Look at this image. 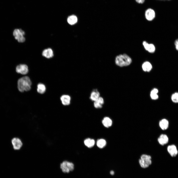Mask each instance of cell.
Listing matches in <instances>:
<instances>
[{
    "label": "cell",
    "instance_id": "6da1fadb",
    "mask_svg": "<svg viewBox=\"0 0 178 178\" xmlns=\"http://www.w3.org/2000/svg\"><path fill=\"white\" fill-rule=\"evenodd\" d=\"M32 83L29 77L25 76L19 79L17 82V87L19 90L23 92L29 90L31 88Z\"/></svg>",
    "mask_w": 178,
    "mask_h": 178
},
{
    "label": "cell",
    "instance_id": "7a4b0ae2",
    "mask_svg": "<svg viewBox=\"0 0 178 178\" xmlns=\"http://www.w3.org/2000/svg\"><path fill=\"white\" fill-rule=\"evenodd\" d=\"M132 62L131 58L125 54L119 55L116 57L115 60L116 65L120 67L128 66Z\"/></svg>",
    "mask_w": 178,
    "mask_h": 178
},
{
    "label": "cell",
    "instance_id": "3957f363",
    "mask_svg": "<svg viewBox=\"0 0 178 178\" xmlns=\"http://www.w3.org/2000/svg\"><path fill=\"white\" fill-rule=\"evenodd\" d=\"M151 156L146 154L142 155L139 160V164L141 167L143 168L148 167L152 163Z\"/></svg>",
    "mask_w": 178,
    "mask_h": 178
},
{
    "label": "cell",
    "instance_id": "277c9868",
    "mask_svg": "<svg viewBox=\"0 0 178 178\" xmlns=\"http://www.w3.org/2000/svg\"><path fill=\"white\" fill-rule=\"evenodd\" d=\"M60 168L63 172L68 173L74 170V165L72 162L64 160L60 163Z\"/></svg>",
    "mask_w": 178,
    "mask_h": 178
},
{
    "label": "cell",
    "instance_id": "5b68a950",
    "mask_svg": "<svg viewBox=\"0 0 178 178\" xmlns=\"http://www.w3.org/2000/svg\"><path fill=\"white\" fill-rule=\"evenodd\" d=\"M25 34V32L20 29H15L13 32L15 38L19 43H23L25 41V38L24 36Z\"/></svg>",
    "mask_w": 178,
    "mask_h": 178
},
{
    "label": "cell",
    "instance_id": "8992f818",
    "mask_svg": "<svg viewBox=\"0 0 178 178\" xmlns=\"http://www.w3.org/2000/svg\"><path fill=\"white\" fill-rule=\"evenodd\" d=\"M11 143L13 149L16 150H20L23 145L22 139L18 137L13 138L11 140Z\"/></svg>",
    "mask_w": 178,
    "mask_h": 178
},
{
    "label": "cell",
    "instance_id": "52a82bcc",
    "mask_svg": "<svg viewBox=\"0 0 178 178\" xmlns=\"http://www.w3.org/2000/svg\"><path fill=\"white\" fill-rule=\"evenodd\" d=\"M16 71L18 73H20L22 75H25L27 74L28 72V67L26 65L20 64L16 67Z\"/></svg>",
    "mask_w": 178,
    "mask_h": 178
},
{
    "label": "cell",
    "instance_id": "ba28073f",
    "mask_svg": "<svg viewBox=\"0 0 178 178\" xmlns=\"http://www.w3.org/2000/svg\"><path fill=\"white\" fill-rule=\"evenodd\" d=\"M145 16L146 19L149 21L152 20L155 17V13L153 9L149 8L145 12Z\"/></svg>",
    "mask_w": 178,
    "mask_h": 178
},
{
    "label": "cell",
    "instance_id": "9c48e42d",
    "mask_svg": "<svg viewBox=\"0 0 178 178\" xmlns=\"http://www.w3.org/2000/svg\"><path fill=\"white\" fill-rule=\"evenodd\" d=\"M167 151L170 155L172 157L176 156L178 153L177 148L174 145H171L168 146Z\"/></svg>",
    "mask_w": 178,
    "mask_h": 178
},
{
    "label": "cell",
    "instance_id": "30bf717a",
    "mask_svg": "<svg viewBox=\"0 0 178 178\" xmlns=\"http://www.w3.org/2000/svg\"><path fill=\"white\" fill-rule=\"evenodd\" d=\"M159 143L162 145H164L167 144L169 141V138L167 135L165 134H162L158 138Z\"/></svg>",
    "mask_w": 178,
    "mask_h": 178
},
{
    "label": "cell",
    "instance_id": "8fae6325",
    "mask_svg": "<svg viewBox=\"0 0 178 178\" xmlns=\"http://www.w3.org/2000/svg\"><path fill=\"white\" fill-rule=\"evenodd\" d=\"M143 44L145 49L151 53L154 52L155 50V46L152 44H149L145 41L143 43Z\"/></svg>",
    "mask_w": 178,
    "mask_h": 178
},
{
    "label": "cell",
    "instance_id": "7c38bea8",
    "mask_svg": "<svg viewBox=\"0 0 178 178\" xmlns=\"http://www.w3.org/2000/svg\"><path fill=\"white\" fill-rule=\"evenodd\" d=\"M42 55L46 58H50L53 56V52L51 48H47L43 50L42 52Z\"/></svg>",
    "mask_w": 178,
    "mask_h": 178
},
{
    "label": "cell",
    "instance_id": "4fadbf2b",
    "mask_svg": "<svg viewBox=\"0 0 178 178\" xmlns=\"http://www.w3.org/2000/svg\"><path fill=\"white\" fill-rule=\"evenodd\" d=\"M60 100L62 104L64 105H68L70 103L71 98L70 96L67 95H64L60 97Z\"/></svg>",
    "mask_w": 178,
    "mask_h": 178
},
{
    "label": "cell",
    "instance_id": "5bb4252c",
    "mask_svg": "<svg viewBox=\"0 0 178 178\" xmlns=\"http://www.w3.org/2000/svg\"><path fill=\"white\" fill-rule=\"evenodd\" d=\"M159 125L162 130H166L169 127V121L166 119H162L159 122Z\"/></svg>",
    "mask_w": 178,
    "mask_h": 178
},
{
    "label": "cell",
    "instance_id": "9a60e30c",
    "mask_svg": "<svg viewBox=\"0 0 178 178\" xmlns=\"http://www.w3.org/2000/svg\"><path fill=\"white\" fill-rule=\"evenodd\" d=\"M104 103L103 98L101 97H100L96 100L94 101V106L96 108H101Z\"/></svg>",
    "mask_w": 178,
    "mask_h": 178
},
{
    "label": "cell",
    "instance_id": "2e32d148",
    "mask_svg": "<svg viewBox=\"0 0 178 178\" xmlns=\"http://www.w3.org/2000/svg\"><path fill=\"white\" fill-rule=\"evenodd\" d=\"M100 97V94L97 89H94L91 92L90 97V99L91 100L95 101Z\"/></svg>",
    "mask_w": 178,
    "mask_h": 178
},
{
    "label": "cell",
    "instance_id": "e0dca14e",
    "mask_svg": "<svg viewBox=\"0 0 178 178\" xmlns=\"http://www.w3.org/2000/svg\"><path fill=\"white\" fill-rule=\"evenodd\" d=\"M102 123L104 126L106 128H109L112 125L111 120L108 117H105L102 121Z\"/></svg>",
    "mask_w": 178,
    "mask_h": 178
},
{
    "label": "cell",
    "instance_id": "ac0fdd59",
    "mask_svg": "<svg viewBox=\"0 0 178 178\" xmlns=\"http://www.w3.org/2000/svg\"><path fill=\"white\" fill-rule=\"evenodd\" d=\"M142 67L143 70L145 71L149 72L152 68V66L148 62H146L142 64Z\"/></svg>",
    "mask_w": 178,
    "mask_h": 178
},
{
    "label": "cell",
    "instance_id": "d6986e66",
    "mask_svg": "<svg viewBox=\"0 0 178 178\" xmlns=\"http://www.w3.org/2000/svg\"><path fill=\"white\" fill-rule=\"evenodd\" d=\"M95 143L94 140L90 138H88L84 141V143L85 145L89 148H90L93 147Z\"/></svg>",
    "mask_w": 178,
    "mask_h": 178
},
{
    "label": "cell",
    "instance_id": "ffe728a7",
    "mask_svg": "<svg viewBox=\"0 0 178 178\" xmlns=\"http://www.w3.org/2000/svg\"><path fill=\"white\" fill-rule=\"evenodd\" d=\"M77 21V18L75 15H73L69 16L67 19V22L68 23L72 25L76 23Z\"/></svg>",
    "mask_w": 178,
    "mask_h": 178
},
{
    "label": "cell",
    "instance_id": "44dd1931",
    "mask_svg": "<svg viewBox=\"0 0 178 178\" xmlns=\"http://www.w3.org/2000/svg\"><path fill=\"white\" fill-rule=\"evenodd\" d=\"M37 91L39 93L42 94L44 93L46 90V87L44 84L40 83L37 86Z\"/></svg>",
    "mask_w": 178,
    "mask_h": 178
},
{
    "label": "cell",
    "instance_id": "7402d4cb",
    "mask_svg": "<svg viewBox=\"0 0 178 178\" xmlns=\"http://www.w3.org/2000/svg\"><path fill=\"white\" fill-rule=\"evenodd\" d=\"M158 92V90L156 88L153 89L151 91L150 96L151 98L154 100H156L158 98V96L157 94Z\"/></svg>",
    "mask_w": 178,
    "mask_h": 178
},
{
    "label": "cell",
    "instance_id": "603a6c76",
    "mask_svg": "<svg viewBox=\"0 0 178 178\" xmlns=\"http://www.w3.org/2000/svg\"><path fill=\"white\" fill-rule=\"evenodd\" d=\"M105 140L103 139L98 140L97 142V145L99 148H102L104 147L106 144Z\"/></svg>",
    "mask_w": 178,
    "mask_h": 178
},
{
    "label": "cell",
    "instance_id": "cb8c5ba5",
    "mask_svg": "<svg viewBox=\"0 0 178 178\" xmlns=\"http://www.w3.org/2000/svg\"><path fill=\"white\" fill-rule=\"evenodd\" d=\"M171 99L172 101L175 103H178V92L174 93L172 95Z\"/></svg>",
    "mask_w": 178,
    "mask_h": 178
},
{
    "label": "cell",
    "instance_id": "d4e9b609",
    "mask_svg": "<svg viewBox=\"0 0 178 178\" xmlns=\"http://www.w3.org/2000/svg\"><path fill=\"white\" fill-rule=\"evenodd\" d=\"M135 2L139 4H142L145 2V0H135Z\"/></svg>",
    "mask_w": 178,
    "mask_h": 178
},
{
    "label": "cell",
    "instance_id": "484cf974",
    "mask_svg": "<svg viewBox=\"0 0 178 178\" xmlns=\"http://www.w3.org/2000/svg\"><path fill=\"white\" fill-rule=\"evenodd\" d=\"M175 44L176 49L178 50V39L176 40L175 41Z\"/></svg>",
    "mask_w": 178,
    "mask_h": 178
},
{
    "label": "cell",
    "instance_id": "4316f807",
    "mask_svg": "<svg viewBox=\"0 0 178 178\" xmlns=\"http://www.w3.org/2000/svg\"><path fill=\"white\" fill-rule=\"evenodd\" d=\"M110 173L111 175H113L114 174V172L113 170H111L110 172Z\"/></svg>",
    "mask_w": 178,
    "mask_h": 178
},
{
    "label": "cell",
    "instance_id": "83f0119b",
    "mask_svg": "<svg viewBox=\"0 0 178 178\" xmlns=\"http://www.w3.org/2000/svg\"></svg>",
    "mask_w": 178,
    "mask_h": 178
}]
</instances>
